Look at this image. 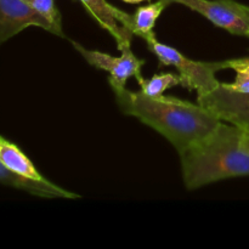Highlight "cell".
I'll use <instances>...</instances> for the list:
<instances>
[{"instance_id":"obj_8","label":"cell","mask_w":249,"mask_h":249,"mask_svg":"<svg viewBox=\"0 0 249 249\" xmlns=\"http://www.w3.org/2000/svg\"><path fill=\"white\" fill-rule=\"evenodd\" d=\"M90 16L104 29H106L116 40L119 51L130 48L134 36L133 16L106 0H80Z\"/></svg>"},{"instance_id":"obj_11","label":"cell","mask_w":249,"mask_h":249,"mask_svg":"<svg viewBox=\"0 0 249 249\" xmlns=\"http://www.w3.org/2000/svg\"><path fill=\"white\" fill-rule=\"evenodd\" d=\"M167 6L168 4L164 0H158L147 6L139 7L135 14L133 15L134 36H141L143 40L155 36L153 28L156 26V22Z\"/></svg>"},{"instance_id":"obj_12","label":"cell","mask_w":249,"mask_h":249,"mask_svg":"<svg viewBox=\"0 0 249 249\" xmlns=\"http://www.w3.org/2000/svg\"><path fill=\"white\" fill-rule=\"evenodd\" d=\"M139 84L141 88L140 91L145 95L150 97H160L170 88L181 85V78L174 73H160L155 74L150 79H142Z\"/></svg>"},{"instance_id":"obj_9","label":"cell","mask_w":249,"mask_h":249,"mask_svg":"<svg viewBox=\"0 0 249 249\" xmlns=\"http://www.w3.org/2000/svg\"><path fill=\"white\" fill-rule=\"evenodd\" d=\"M0 184L23 190L28 194L44 198H80L79 195L57 186L49 180H34L7 169L0 163Z\"/></svg>"},{"instance_id":"obj_2","label":"cell","mask_w":249,"mask_h":249,"mask_svg":"<svg viewBox=\"0 0 249 249\" xmlns=\"http://www.w3.org/2000/svg\"><path fill=\"white\" fill-rule=\"evenodd\" d=\"M245 133L220 122L215 130L180 155L182 179L187 190L237 177H249V152L243 147Z\"/></svg>"},{"instance_id":"obj_7","label":"cell","mask_w":249,"mask_h":249,"mask_svg":"<svg viewBox=\"0 0 249 249\" xmlns=\"http://www.w3.org/2000/svg\"><path fill=\"white\" fill-rule=\"evenodd\" d=\"M32 26L45 29L57 36H65L26 0H0V44Z\"/></svg>"},{"instance_id":"obj_13","label":"cell","mask_w":249,"mask_h":249,"mask_svg":"<svg viewBox=\"0 0 249 249\" xmlns=\"http://www.w3.org/2000/svg\"><path fill=\"white\" fill-rule=\"evenodd\" d=\"M223 67L235 71V82L228 85L230 89L241 92H249V57L232 58V60L223 61Z\"/></svg>"},{"instance_id":"obj_15","label":"cell","mask_w":249,"mask_h":249,"mask_svg":"<svg viewBox=\"0 0 249 249\" xmlns=\"http://www.w3.org/2000/svg\"><path fill=\"white\" fill-rule=\"evenodd\" d=\"M242 145H243V147H245L246 150L249 152V135H247V134H245V136H243Z\"/></svg>"},{"instance_id":"obj_1","label":"cell","mask_w":249,"mask_h":249,"mask_svg":"<svg viewBox=\"0 0 249 249\" xmlns=\"http://www.w3.org/2000/svg\"><path fill=\"white\" fill-rule=\"evenodd\" d=\"M112 89L123 113L140 119L158 131L179 155L211 135L221 122L198 104L164 95L150 97L125 87L112 85Z\"/></svg>"},{"instance_id":"obj_4","label":"cell","mask_w":249,"mask_h":249,"mask_svg":"<svg viewBox=\"0 0 249 249\" xmlns=\"http://www.w3.org/2000/svg\"><path fill=\"white\" fill-rule=\"evenodd\" d=\"M197 102L219 121L249 135V92L236 91L220 83L212 91L197 96Z\"/></svg>"},{"instance_id":"obj_14","label":"cell","mask_w":249,"mask_h":249,"mask_svg":"<svg viewBox=\"0 0 249 249\" xmlns=\"http://www.w3.org/2000/svg\"><path fill=\"white\" fill-rule=\"evenodd\" d=\"M34 10L43 15L44 17L49 19L61 33L62 31V21H61V14L57 7L55 6L53 0H26ZM65 36V34H63Z\"/></svg>"},{"instance_id":"obj_16","label":"cell","mask_w":249,"mask_h":249,"mask_svg":"<svg viewBox=\"0 0 249 249\" xmlns=\"http://www.w3.org/2000/svg\"><path fill=\"white\" fill-rule=\"evenodd\" d=\"M123 1L129 2V4H139L141 1H147V0H123Z\"/></svg>"},{"instance_id":"obj_5","label":"cell","mask_w":249,"mask_h":249,"mask_svg":"<svg viewBox=\"0 0 249 249\" xmlns=\"http://www.w3.org/2000/svg\"><path fill=\"white\" fill-rule=\"evenodd\" d=\"M168 5L177 2L198 12L214 26L235 36H248L249 23L243 16V4L235 0H164Z\"/></svg>"},{"instance_id":"obj_10","label":"cell","mask_w":249,"mask_h":249,"mask_svg":"<svg viewBox=\"0 0 249 249\" xmlns=\"http://www.w3.org/2000/svg\"><path fill=\"white\" fill-rule=\"evenodd\" d=\"M0 163L7 169L29 179L45 180L21 148L2 136H0Z\"/></svg>"},{"instance_id":"obj_3","label":"cell","mask_w":249,"mask_h":249,"mask_svg":"<svg viewBox=\"0 0 249 249\" xmlns=\"http://www.w3.org/2000/svg\"><path fill=\"white\" fill-rule=\"evenodd\" d=\"M148 49L157 56L162 66H172L177 68L181 78V85L190 90H196L197 95L207 94L215 89L220 82L215 73L224 70L223 62H201L182 55L177 49L160 43L155 36L146 39Z\"/></svg>"},{"instance_id":"obj_6","label":"cell","mask_w":249,"mask_h":249,"mask_svg":"<svg viewBox=\"0 0 249 249\" xmlns=\"http://www.w3.org/2000/svg\"><path fill=\"white\" fill-rule=\"evenodd\" d=\"M72 44L75 50L79 51L80 55L87 60L89 65L109 73L108 82L111 87L112 85L125 87V83L131 77H135L139 83L142 82L143 78L141 75V67L145 61L136 57L130 48L122 50V55L119 57H114L101 51L89 50L75 41H72Z\"/></svg>"}]
</instances>
